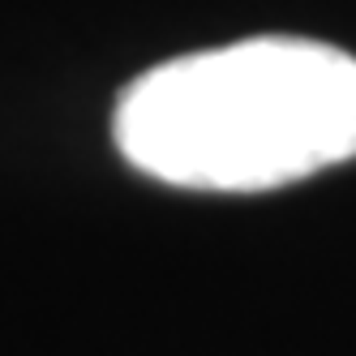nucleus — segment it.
Wrapping results in <instances>:
<instances>
[{
	"label": "nucleus",
	"mask_w": 356,
	"mask_h": 356,
	"mask_svg": "<svg viewBox=\"0 0 356 356\" xmlns=\"http://www.w3.org/2000/svg\"><path fill=\"white\" fill-rule=\"evenodd\" d=\"M116 150L176 189L258 193L356 159V56L241 39L176 56L116 99Z\"/></svg>",
	"instance_id": "1"
}]
</instances>
